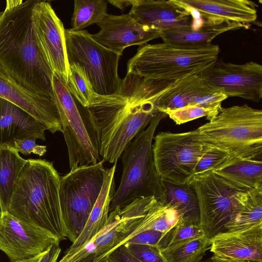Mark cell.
<instances>
[{"instance_id": "d590c367", "label": "cell", "mask_w": 262, "mask_h": 262, "mask_svg": "<svg viewBox=\"0 0 262 262\" xmlns=\"http://www.w3.org/2000/svg\"><path fill=\"white\" fill-rule=\"evenodd\" d=\"M123 245L133 255L142 262H166L158 247L131 243Z\"/></svg>"}, {"instance_id": "4316f807", "label": "cell", "mask_w": 262, "mask_h": 262, "mask_svg": "<svg viewBox=\"0 0 262 262\" xmlns=\"http://www.w3.org/2000/svg\"><path fill=\"white\" fill-rule=\"evenodd\" d=\"M162 184L163 196L161 200L172 206L183 221L200 224L198 198L192 185L189 182L176 184L163 180Z\"/></svg>"}, {"instance_id": "ab89813d", "label": "cell", "mask_w": 262, "mask_h": 262, "mask_svg": "<svg viewBox=\"0 0 262 262\" xmlns=\"http://www.w3.org/2000/svg\"><path fill=\"white\" fill-rule=\"evenodd\" d=\"M60 252L59 243H55L43 253L37 262H57Z\"/></svg>"}, {"instance_id": "74e56055", "label": "cell", "mask_w": 262, "mask_h": 262, "mask_svg": "<svg viewBox=\"0 0 262 262\" xmlns=\"http://www.w3.org/2000/svg\"><path fill=\"white\" fill-rule=\"evenodd\" d=\"M36 139L28 138L14 141L13 147L18 152L25 155L31 153L42 156L47 151V146L35 143Z\"/></svg>"}, {"instance_id": "277c9868", "label": "cell", "mask_w": 262, "mask_h": 262, "mask_svg": "<svg viewBox=\"0 0 262 262\" xmlns=\"http://www.w3.org/2000/svg\"><path fill=\"white\" fill-rule=\"evenodd\" d=\"M203 144L226 152L231 160H261L262 111L247 104L221 107L208 122L193 130Z\"/></svg>"}, {"instance_id": "d4e9b609", "label": "cell", "mask_w": 262, "mask_h": 262, "mask_svg": "<svg viewBox=\"0 0 262 262\" xmlns=\"http://www.w3.org/2000/svg\"><path fill=\"white\" fill-rule=\"evenodd\" d=\"M213 91L205 85L200 73L190 75L175 81L159 97L156 103L157 110L165 113L184 107L196 97Z\"/></svg>"}, {"instance_id": "7402d4cb", "label": "cell", "mask_w": 262, "mask_h": 262, "mask_svg": "<svg viewBox=\"0 0 262 262\" xmlns=\"http://www.w3.org/2000/svg\"><path fill=\"white\" fill-rule=\"evenodd\" d=\"M200 17H210L238 23L248 27L256 22L258 5L248 0H176Z\"/></svg>"}, {"instance_id": "83f0119b", "label": "cell", "mask_w": 262, "mask_h": 262, "mask_svg": "<svg viewBox=\"0 0 262 262\" xmlns=\"http://www.w3.org/2000/svg\"><path fill=\"white\" fill-rule=\"evenodd\" d=\"M26 162L13 147L0 146V212L7 211L15 182Z\"/></svg>"}, {"instance_id": "9a60e30c", "label": "cell", "mask_w": 262, "mask_h": 262, "mask_svg": "<svg viewBox=\"0 0 262 262\" xmlns=\"http://www.w3.org/2000/svg\"><path fill=\"white\" fill-rule=\"evenodd\" d=\"M97 25L100 31L92 34L93 38L121 56L126 48L146 44L160 37L161 32L139 24L129 13L117 15L107 13Z\"/></svg>"}, {"instance_id": "8d00e7d4", "label": "cell", "mask_w": 262, "mask_h": 262, "mask_svg": "<svg viewBox=\"0 0 262 262\" xmlns=\"http://www.w3.org/2000/svg\"><path fill=\"white\" fill-rule=\"evenodd\" d=\"M164 235V233L152 229L146 230L128 238L123 244L131 243L158 247Z\"/></svg>"}, {"instance_id": "ffe728a7", "label": "cell", "mask_w": 262, "mask_h": 262, "mask_svg": "<svg viewBox=\"0 0 262 262\" xmlns=\"http://www.w3.org/2000/svg\"><path fill=\"white\" fill-rule=\"evenodd\" d=\"M192 14L199 25L193 20L189 27L162 31L160 37L163 42L183 48L203 47L212 44L213 39L221 34L248 28L238 23L207 16L200 17L194 12Z\"/></svg>"}, {"instance_id": "30bf717a", "label": "cell", "mask_w": 262, "mask_h": 262, "mask_svg": "<svg viewBox=\"0 0 262 262\" xmlns=\"http://www.w3.org/2000/svg\"><path fill=\"white\" fill-rule=\"evenodd\" d=\"M152 150L158 174L176 184L189 182L199 160L210 147L194 138L193 130L161 132L154 137Z\"/></svg>"}, {"instance_id": "3957f363", "label": "cell", "mask_w": 262, "mask_h": 262, "mask_svg": "<svg viewBox=\"0 0 262 262\" xmlns=\"http://www.w3.org/2000/svg\"><path fill=\"white\" fill-rule=\"evenodd\" d=\"M53 162L27 160L15 182L7 211L59 242L67 237L59 197L60 180Z\"/></svg>"}, {"instance_id": "7a4b0ae2", "label": "cell", "mask_w": 262, "mask_h": 262, "mask_svg": "<svg viewBox=\"0 0 262 262\" xmlns=\"http://www.w3.org/2000/svg\"><path fill=\"white\" fill-rule=\"evenodd\" d=\"M39 1H6L0 11V64L24 86L56 102L54 71L36 27Z\"/></svg>"}, {"instance_id": "6da1fadb", "label": "cell", "mask_w": 262, "mask_h": 262, "mask_svg": "<svg viewBox=\"0 0 262 262\" xmlns=\"http://www.w3.org/2000/svg\"><path fill=\"white\" fill-rule=\"evenodd\" d=\"M172 83L127 73L117 93L99 95L86 107L90 133L103 162H117L129 142L159 112L157 101Z\"/></svg>"}, {"instance_id": "4fadbf2b", "label": "cell", "mask_w": 262, "mask_h": 262, "mask_svg": "<svg viewBox=\"0 0 262 262\" xmlns=\"http://www.w3.org/2000/svg\"><path fill=\"white\" fill-rule=\"evenodd\" d=\"M205 85L228 97L259 102L262 97V66L255 61L243 64L217 59L200 73Z\"/></svg>"}, {"instance_id": "52a82bcc", "label": "cell", "mask_w": 262, "mask_h": 262, "mask_svg": "<svg viewBox=\"0 0 262 262\" xmlns=\"http://www.w3.org/2000/svg\"><path fill=\"white\" fill-rule=\"evenodd\" d=\"M103 161L71 170L60 177L59 197L67 238L72 243L82 232L98 198L104 180Z\"/></svg>"}, {"instance_id": "7c38bea8", "label": "cell", "mask_w": 262, "mask_h": 262, "mask_svg": "<svg viewBox=\"0 0 262 262\" xmlns=\"http://www.w3.org/2000/svg\"><path fill=\"white\" fill-rule=\"evenodd\" d=\"M198 198L200 224L210 239L226 230L237 207V191L223 183L213 172L193 176L189 181Z\"/></svg>"}, {"instance_id": "cb8c5ba5", "label": "cell", "mask_w": 262, "mask_h": 262, "mask_svg": "<svg viewBox=\"0 0 262 262\" xmlns=\"http://www.w3.org/2000/svg\"><path fill=\"white\" fill-rule=\"evenodd\" d=\"M212 172L237 192L262 187V160H227Z\"/></svg>"}, {"instance_id": "f1b7e54d", "label": "cell", "mask_w": 262, "mask_h": 262, "mask_svg": "<svg viewBox=\"0 0 262 262\" xmlns=\"http://www.w3.org/2000/svg\"><path fill=\"white\" fill-rule=\"evenodd\" d=\"M180 218L182 217L177 211L169 204L163 200L156 199L126 239L141 231L149 229L165 234L175 225Z\"/></svg>"}, {"instance_id": "e575fe53", "label": "cell", "mask_w": 262, "mask_h": 262, "mask_svg": "<svg viewBox=\"0 0 262 262\" xmlns=\"http://www.w3.org/2000/svg\"><path fill=\"white\" fill-rule=\"evenodd\" d=\"M228 158V155L226 152L210 147L197 163L193 177L213 172L226 162Z\"/></svg>"}, {"instance_id": "836d02e7", "label": "cell", "mask_w": 262, "mask_h": 262, "mask_svg": "<svg viewBox=\"0 0 262 262\" xmlns=\"http://www.w3.org/2000/svg\"><path fill=\"white\" fill-rule=\"evenodd\" d=\"M219 112L213 109L198 105H187L165 113L178 125L203 117H206L210 121Z\"/></svg>"}, {"instance_id": "44dd1931", "label": "cell", "mask_w": 262, "mask_h": 262, "mask_svg": "<svg viewBox=\"0 0 262 262\" xmlns=\"http://www.w3.org/2000/svg\"><path fill=\"white\" fill-rule=\"evenodd\" d=\"M46 126L15 104L0 97V146L13 147L25 139L46 140Z\"/></svg>"}, {"instance_id": "60d3db41", "label": "cell", "mask_w": 262, "mask_h": 262, "mask_svg": "<svg viewBox=\"0 0 262 262\" xmlns=\"http://www.w3.org/2000/svg\"><path fill=\"white\" fill-rule=\"evenodd\" d=\"M107 3H110L112 5L115 6L119 9H123L129 6H132L133 0H128V1H107Z\"/></svg>"}, {"instance_id": "f546056e", "label": "cell", "mask_w": 262, "mask_h": 262, "mask_svg": "<svg viewBox=\"0 0 262 262\" xmlns=\"http://www.w3.org/2000/svg\"><path fill=\"white\" fill-rule=\"evenodd\" d=\"M210 246V238L204 236L159 249L166 262H199Z\"/></svg>"}, {"instance_id": "4dcf8cb0", "label": "cell", "mask_w": 262, "mask_h": 262, "mask_svg": "<svg viewBox=\"0 0 262 262\" xmlns=\"http://www.w3.org/2000/svg\"><path fill=\"white\" fill-rule=\"evenodd\" d=\"M107 2L103 0H75L71 18V28L81 31L98 24L107 13Z\"/></svg>"}, {"instance_id": "603a6c76", "label": "cell", "mask_w": 262, "mask_h": 262, "mask_svg": "<svg viewBox=\"0 0 262 262\" xmlns=\"http://www.w3.org/2000/svg\"><path fill=\"white\" fill-rule=\"evenodd\" d=\"M117 162L105 168L102 187L88 220L76 241L65 251V256L72 254L89 242L103 227L109 214V207L116 191L114 174Z\"/></svg>"}, {"instance_id": "d6986e66", "label": "cell", "mask_w": 262, "mask_h": 262, "mask_svg": "<svg viewBox=\"0 0 262 262\" xmlns=\"http://www.w3.org/2000/svg\"><path fill=\"white\" fill-rule=\"evenodd\" d=\"M210 250L218 257L238 261H262V225L225 230L210 239Z\"/></svg>"}, {"instance_id": "ac0fdd59", "label": "cell", "mask_w": 262, "mask_h": 262, "mask_svg": "<svg viewBox=\"0 0 262 262\" xmlns=\"http://www.w3.org/2000/svg\"><path fill=\"white\" fill-rule=\"evenodd\" d=\"M128 13L139 24L161 31L193 23L190 11L176 0H133Z\"/></svg>"}, {"instance_id": "484cf974", "label": "cell", "mask_w": 262, "mask_h": 262, "mask_svg": "<svg viewBox=\"0 0 262 262\" xmlns=\"http://www.w3.org/2000/svg\"><path fill=\"white\" fill-rule=\"evenodd\" d=\"M237 207L226 230H239L262 225V187L236 193Z\"/></svg>"}, {"instance_id": "2e32d148", "label": "cell", "mask_w": 262, "mask_h": 262, "mask_svg": "<svg viewBox=\"0 0 262 262\" xmlns=\"http://www.w3.org/2000/svg\"><path fill=\"white\" fill-rule=\"evenodd\" d=\"M0 97L19 106L52 134L61 132L56 102L24 86L0 64Z\"/></svg>"}, {"instance_id": "7bdbcfd3", "label": "cell", "mask_w": 262, "mask_h": 262, "mask_svg": "<svg viewBox=\"0 0 262 262\" xmlns=\"http://www.w3.org/2000/svg\"><path fill=\"white\" fill-rule=\"evenodd\" d=\"M242 262H262V261L248 260Z\"/></svg>"}, {"instance_id": "8fae6325", "label": "cell", "mask_w": 262, "mask_h": 262, "mask_svg": "<svg viewBox=\"0 0 262 262\" xmlns=\"http://www.w3.org/2000/svg\"><path fill=\"white\" fill-rule=\"evenodd\" d=\"M52 83L61 132L67 145L71 170L100 162L97 146L82 120L73 97L63 79L55 72Z\"/></svg>"}, {"instance_id": "d6a6232c", "label": "cell", "mask_w": 262, "mask_h": 262, "mask_svg": "<svg viewBox=\"0 0 262 262\" xmlns=\"http://www.w3.org/2000/svg\"><path fill=\"white\" fill-rule=\"evenodd\" d=\"M204 236H206L205 233L200 224L185 222L180 218L175 225L164 234L158 247L164 249Z\"/></svg>"}, {"instance_id": "ee69618b", "label": "cell", "mask_w": 262, "mask_h": 262, "mask_svg": "<svg viewBox=\"0 0 262 262\" xmlns=\"http://www.w3.org/2000/svg\"><path fill=\"white\" fill-rule=\"evenodd\" d=\"M96 262H108L106 258Z\"/></svg>"}, {"instance_id": "5bb4252c", "label": "cell", "mask_w": 262, "mask_h": 262, "mask_svg": "<svg viewBox=\"0 0 262 262\" xmlns=\"http://www.w3.org/2000/svg\"><path fill=\"white\" fill-rule=\"evenodd\" d=\"M58 242H60L47 231L16 218L7 211L0 212V250L11 262L35 257Z\"/></svg>"}, {"instance_id": "ba28073f", "label": "cell", "mask_w": 262, "mask_h": 262, "mask_svg": "<svg viewBox=\"0 0 262 262\" xmlns=\"http://www.w3.org/2000/svg\"><path fill=\"white\" fill-rule=\"evenodd\" d=\"M65 41L69 64H78L84 70L98 95L109 96L119 92L121 55L97 42L85 30L65 29Z\"/></svg>"}, {"instance_id": "8992f818", "label": "cell", "mask_w": 262, "mask_h": 262, "mask_svg": "<svg viewBox=\"0 0 262 262\" xmlns=\"http://www.w3.org/2000/svg\"><path fill=\"white\" fill-rule=\"evenodd\" d=\"M167 116L158 112L147 128L135 136L124 150L122 174L111 202L109 212L116 208L122 209L139 198L162 199V180L155 167L152 145L158 125Z\"/></svg>"}, {"instance_id": "e0dca14e", "label": "cell", "mask_w": 262, "mask_h": 262, "mask_svg": "<svg viewBox=\"0 0 262 262\" xmlns=\"http://www.w3.org/2000/svg\"><path fill=\"white\" fill-rule=\"evenodd\" d=\"M35 24L40 41L53 71L66 84L69 63L66 47L65 29L49 3L39 1Z\"/></svg>"}, {"instance_id": "b9f144b4", "label": "cell", "mask_w": 262, "mask_h": 262, "mask_svg": "<svg viewBox=\"0 0 262 262\" xmlns=\"http://www.w3.org/2000/svg\"><path fill=\"white\" fill-rule=\"evenodd\" d=\"M199 262H241L232 259H224L218 257L216 256H212L204 260L200 261Z\"/></svg>"}, {"instance_id": "f35d334b", "label": "cell", "mask_w": 262, "mask_h": 262, "mask_svg": "<svg viewBox=\"0 0 262 262\" xmlns=\"http://www.w3.org/2000/svg\"><path fill=\"white\" fill-rule=\"evenodd\" d=\"M105 258L108 262H142L133 255L123 244L112 250Z\"/></svg>"}, {"instance_id": "9c48e42d", "label": "cell", "mask_w": 262, "mask_h": 262, "mask_svg": "<svg viewBox=\"0 0 262 262\" xmlns=\"http://www.w3.org/2000/svg\"><path fill=\"white\" fill-rule=\"evenodd\" d=\"M154 196L139 198L120 209L109 212L106 224L86 244L58 262H96L104 259L130 235L141 218L156 200Z\"/></svg>"}, {"instance_id": "1f68e13d", "label": "cell", "mask_w": 262, "mask_h": 262, "mask_svg": "<svg viewBox=\"0 0 262 262\" xmlns=\"http://www.w3.org/2000/svg\"><path fill=\"white\" fill-rule=\"evenodd\" d=\"M66 85L72 96L85 108L93 104L99 96L84 70L78 64H69Z\"/></svg>"}, {"instance_id": "5b68a950", "label": "cell", "mask_w": 262, "mask_h": 262, "mask_svg": "<svg viewBox=\"0 0 262 262\" xmlns=\"http://www.w3.org/2000/svg\"><path fill=\"white\" fill-rule=\"evenodd\" d=\"M217 45L196 48L163 42L139 46L127 63V73L145 79L177 81L198 74L218 59Z\"/></svg>"}]
</instances>
